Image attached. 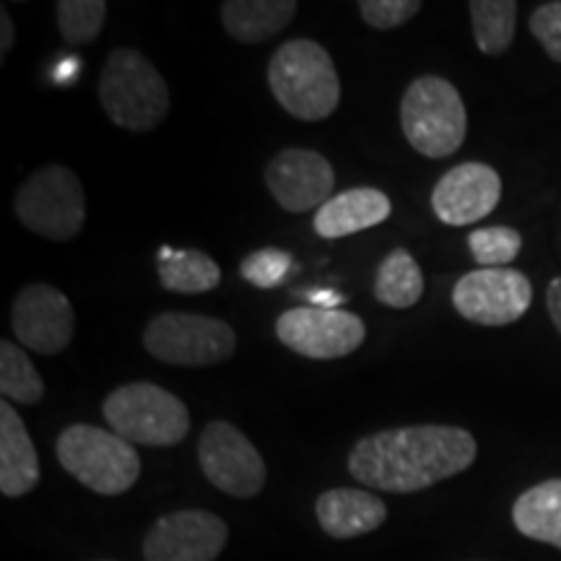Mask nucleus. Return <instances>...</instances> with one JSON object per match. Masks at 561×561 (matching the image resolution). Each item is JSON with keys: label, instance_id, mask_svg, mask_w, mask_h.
Segmentation results:
<instances>
[{"label": "nucleus", "instance_id": "obj_1", "mask_svg": "<svg viewBox=\"0 0 561 561\" xmlns=\"http://www.w3.org/2000/svg\"><path fill=\"white\" fill-rule=\"evenodd\" d=\"M476 455V437L462 426L416 424L367 434L351 447L346 466L364 489L416 494L468 471Z\"/></svg>", "mask_w": 561, "mask_h": 561}, {"label": "nucleus", "instance_id": "obj_2", "mask_svg": "<svg viewBox=\"0 0 561 561\" xmlns=\"http://www.w3.org/2000/svg\"><path fill=\"white\" fill-rule=\"evenodd\" d=\"M268 87L276 102L301 123L331 117L341 102V79L320 42L294 37L273 53Z\"/></svg>", "mask_w": 561, "mask_h": 561}, {"label": "nucleus", "instance_id": "obj_3", "mask_svg": "<svg viewBox=\"0 0 561 561\" xmlns=\"http://www.w3.org/2000/svg\"><path fill=\"white\" fill-rule=\"evenodd\" d=\"M100 102L117 128L149 133L170 115L164 76L144 53L121 47L110 53L100 76Z\"/></svg>", "mask_w": 561, "mask_h": 561}, {"label": "nucleus", "instance_id": "obj_4", "mask_svg": "<svg viewBox=\"0 0 561 561\" xmlns=\"http://www.w3.org/2000/svg\"><path fill=\"white\" fill-rule=\"evenodd\" d=\"M55 455L62 471L102 496H121L140 479V455L121 434L91 424L60 432Z\"/></svg>", "mask_w": 561, "mask_h": 561}, {"label": "nucleus", "instance_id": "obj_5", "mask_svg": "<svg viewBox=\"0 0 561 561\" xmlns=\"http://www.w3.org/2000/svg\"><path fill=\"white\" fill-rule=\"evenodd\" d=\"M401 128L421 157H453L468 136V112L460 91L442 76L413 79L401 100Z\"/></svg>", "mask_w": 561, "mask_h": 561}, {"label": "nucleus", "instance_id": "obj_6", "mask_svg": "<svg viewBox=\"0 0 561 561\" xmlns=\"http://www.w3.org/2000/svg\"><path fill=\"white\" fill-rule=\"evenodd\" d=\"M102 413L112 432L140 447H174L191 432L187 405L153 382L121 385L104 398Z\"/></svg>", "mask_w": 561, "mask_h": 561}, {"label": "nucleus", "instance_id": "obj_7", "mask_svg": "<svg viewBox=\"0 0 561 561\" xmlns=\"http://www.w3.org/2000/svg\"><path fill=\"white\" fill-rule=\"evenodd\" d=\"M13 210L32 234L53 242H68L87 221V193L73 170L47 164L21 182Z\"/></svg>", "mask_w": 561, "mask_h": 561}, {"label": "nucleus", "instance_id": "obj_8", "mask_svg": "<svg viewBox=\"0 0 561 561\" xmlns=\"http://www.w3.org/2000/svg\"><path fill=\"white\" fill-rule=\"evenodd\" d=\"M144 346L153 359L174 367H214L234 356L237 333L208 314L161 312L146 325Z\"/></svg>", "mask_w": 561, "mask_h": 561}, {"label": "nucleus", "instance_id": "obj_9", "mask_svg": "<svg viewBox=\"0 0 561 561\" xmlns=\"http://www.w3.org/2000/svg\"><path fill=\"white\" fill-rule=\"evenodd\" d=\"M198 462L210 486L237 500H252L265 486L268 471L261 450L229 421H210L198 439Z\"/></svg>", "mask_w": 561, "mask_h": 561}, {"label": "nucleus", "instance_id": "obj_10", "mask_svg": "<svg viewBox=\"0 0 561 561\" xmlns=\"http://www.w3.org/2000/svg\"><path fill=\"white\" fill-rule=\"evenodd\" d=\"M276 335L294 354L328 362L354 354L367 339V325L359 314L346 310L291 307L276 320Z\"/></svg>", "mask_w": 561, "mask_h": 561}, {"label": "nucleus", "instance_id": "obj_11", "mask_svg": "<svg viewBox=\"0 0 561 561\" xmlns=\"http://www.w3.org/2000/svg\"><path fill=\"white\" fill-rule=\"evenodd\" d=\"M533 286L517 268H479L453 286V307L476 325H512L530 310Z\"/></svg>", "mask_w": 561, "mask_h": 561}, {"label": "nucleus", "instance_id": "obj_12", "mask_svg": "<svg viewBox=\"0 0 561 561\" xmlns=\"http://www.w3.org/2000/svg\"><path fill=\"white\" fill-rule=\"evenodd\" d=\"M229 543V525L208 510L161 515L144 538V561H216Z\"/></svg>", "mask_w": 561, "mask_h": 561}, {"label": "nucleus", "instance_id": "obj_13", "mask_svg": "<svg viewBox=\"0 0 561 561\" xmlns=\"http://www.w3.org/2000/svg\"><path fill=\"white\" fill-rule=\"evenodd\" d=\"M11 328L16 341L34 354L55 356L73 341V305L66 294L50 284H30L13 299Z\"/></svg>", "mask_w": 561, "mask_h": 561}, {"label": "nucleus", "instance_id": "obj_14", "mask_svg": "<svg viewBox=\"0 0 561 561\" xmlns=\"http://www.w3.org/2000/svg\"><path fill=\"white\" fill-rule=\"evenodd\" d=\"M265 185L289 214L325 206L333 198L335 172L322 153L312 149H284L265 167Z\"/></svg>", "mask_w": 561, "mask_h": 561}, {"label": "nucleus", "instance_id": "obj_15", "mask_svg": "<svg viewBox=\"0 0 561 561\" xmlns=\"http://www.w3.org/2000/svg\"><path fill=\"white\" fill-rule=\"evenodd\" d=\"M502 178L483 161H462L439 178L432 191V210L447 227H468L500 206Z\"/></svg>", "mask_w": 561, "mask_h": 561}, {"label": "nucleus", "instance_id": "obj_16", "mask_svg": "<svg viewBox=\"0 0 561 561\" xmlns=\"http://www.w3.org/2000/svg\"><path fill=\"white\" fill-rule=\"evenodd\" d=\"M314 515L325 536L335 541H351L382 528L388 520V507L375 491L343 486L322 491L314 502Z\"/></svg>", "mask_w": 561, "mask_h": 561}, {"label": "nucleus", "instance_id": "obj_17", "mask_svg": "<svg viewBox=\"0 0 561 561\" xmlns=\"http://www.w3.org/2000/svg\"><path fill=\"white\" fill-rule=\"evenodd\" d=\"M392 214L388 195L377 187H351L333 195L325 206L314 214V231L322 240H341V237L359 234L364 229L380 227Z\"/></svg>", "mask_w": 561, "mask_h": 561}, {"label": "nucleus", "instance_id": "obj_18", "mask_svg": "<svg viewBox=\"0 0 561 561\" xmlns=\"http://www.w3.org/2000/svg\"><path fill=\"white\" fill-rule=\"evenodd\" d=\"M39 483L37 447L24 419L9 401L0 403V491L9 500L26 496Z\"/></svg>", "mask_w": 561, "mask_h": 561}, {"label": "nucleus", "instance_id": "obj_19", "mask_svg": "<svg viewBox=\"0 0 561 561\" xmlns=\"http://www.w3.org/2000/svg\"><path fill=\"white\" fill-rule=\"evenodd\" d=\"M219 11L229 37L242 45H261L291 24L299 5L294 0H224Z\"/></svg>", "mask_w": 561, "mask_h": 561}, {"label": "nucleus", "instance_id": "obj_20", "mask_svg": "<svg viewBox=\"0 0 561 561\" xmlns=\"http://www.w3.org/2000/svg\"><path fill=\"white\" fill-rule=\"evenodd\" d=\"M512 523L530 541L561 549V479L523 491L512 504Z\"/></svg>", "mask_w": 561, "mask_h": 561}, {"label": "nucleus", "instance_id": "obj_21", "mask_svg": "<svg viewBox=\"0 0 561 561\" xmlns=\"http://www.w3.org/2000/svg\"><path fill=\"white\" fill-rule=\"evenodd\" d=\"M159 284L172 294H206L221 284V268L201 250H174L161 244L157 252Z\"/></svg>", "mask_w": 561, "mask_h": 561}, {"label": "nucleus", "instance_id": "obj_22", "mask_svg": "<svg viewBox=\"0 0 561 561\" xmlns=\"http://www.w3.org/2000/svg\"><path fill=\"white\" fill-rule=\"evenodd\" d=\"M421 294H424V273H421V265L413 261L411 252L405 248L388 252L380 268H377V301L392 307V310H411L413 305H419Z\"/></svg>", "mask_w": 561, "mask_h": 561}, {"label": "nucleus", "instance_id": "obj_23", "mask_svg": "<svg viewBox=\"0 0 561 561\" xmlns=\"http://www.w3.org/2000/svg\"><path fill=\"white\" fill-rule=\"evenodd\" d=\"M468 11H471L473 37L479 50L483 55L507 53L517 30L515 0H473Z\"/></svg>", "mask_w": 561, "mask_h": 561}, {"label": "nucleus", "instance_id": "obj_24", "mask_svg": "<svg viewBox=\"0 0 561 561\" xmlns=\"http://www.w3.org/2000/svg\"><path fill=\"white\" fill-rule=\"evenodd\" d=\"M0 392L3 401L37 405L45 398V380L24 348L16 343H0Z\"/></svg>", "mask_w": 561, "mask_h": 561}, {"label": "nucleus", "instance_id": "obj_25", "mask_svg": "<svg viewBox=\"0 0 561 561\" xmlns=\"http://www.w3.org/2000/svg\"><path fill=\"white\" fill-rule=\"evenodd\" d=\"M55 19L68 45H91L100 37L104 19H107V3L104 0H58Z\"/></svg>", "mask_w": 561, "mask_h": 561}, {"label": "nucleus", "instance_id": "obj_26", "mask_svg": "<svg viewBox=\"0 0 561 561\" xmlns=\"http://www.w3.org/2000/svg\"><path fill=\"white\" fill-rule=\"evenodd\" d=\"M468 250L481 268H510V263L520 255L523 234L512 227H481L468 234Z\"/></svg>", "mask_w": 561, "mask_h": 561}, {"label": "nucleus", "instance_id": "obj_27", "mask_svg": "<svg viewBox=\"0 0 561 561\" xmlns=\"http://www.w3.org/2000/svg\"><path fill=\"white\" fill-rule=\"evenodd\" d=\"M294 271V257L280 248H261L240 263V273L257 289H276Z\"/></svg>", "mask_w": 561, "mask_h": 561}, {"label": "nucleus", "instance_id": "obj_28", "mask_svg": "<svg viewBox=\"0 0 561 561\" xmlns=\"http://www.w3.org/2000/svg\"><path fill=\"white\" fill-rule=\"evenodd\" d=\"M424 9L419 0H362L359 13L364 24H369L377 32H390L403 26L416 13Z\"/></svg>", "mask_w": 561, "mask_h": 561}, {"label": "nucleus", "instance_id": "obj_29", "mask_svg": "<svg viewBox=\"0 0 561 561\" xmlns=\"http://www.w3.org/2000/svg\"><path fill=\"white\" fill-rule=\"evenodd\" d=\"M530 34L543 47L553 62H561V0H551V3L538 5L530 13Z\"/></svg>", "mask_w": 561, "mask_h": 561}, {"label": "nucleus", "instance_id": "obj_30", "mask_svg": "<svg viewBox=\"0 0 561 561\" xmlns=\"http://www.w3.org/2000/svg\"><path fill=\"white\" fill-rule=\"evenodd\" d=\"M546 310H549L553 328L561 335V276L551 278L549 289H546Z\"/></svg>", "mask_w": 561, "mask_h": 561}, {"label": "nucleus", "instance_id": "obj_31", "mask_svg": "<svg viewBox=\"0 0 561 561\" xmlns=\"http://www.w3.org/2000/svg\"><path fill=\"white\" fill-rule=\"evenodd\" d=\"M301 297L312 301V307H322V310H339V301H343L341 294H335L331 289H305Z\"/></svg>", "mask_w": 561, "mask_h": 561}, {"label": "nucleus", "instance_id": "obj_32", "mask_svg": "<svg viewBox=\"0 0 561 561\" xmlns=\"http://www.w3.org/2000/svg\"><path fill=\"white\" fill-rule=\"evenodd\" d=\"M11 45H13V24H11L9 11L3 9V13H0V58L9 55Z\"/></svg>", "mask_w": 561, "mask_h": 561}, {"label": "nucleus", "instance_id": "obj_33", "mask_svg": "<svg viewBox=\"0 0 561 561\" xmlns=\"http://www.w3.org/2000/svg\"><path fill=\"white\" fill-rule=\"evenodd\" d=\"M76 68H79V60L76 58H68V60H62V62H58V66L53 68V73H55V81H66V79H70V76H73L76 79Z\"/></svg>", "mask_w": 561, "mask_h": 561}, {"label": "nucleus", "instance_id": "obj_34", "mask_svg": "<svg viewBox=\"0 0 561 561\" xmlns=\"http://www.w3.org/2000/svg\"><path fill=\"white\" fill-rule=\"evenodd\" d=\"M102 561H112V559H102Z\"/></svg>", "mask_w": 561, "mask_h": 561}]
</instances>
